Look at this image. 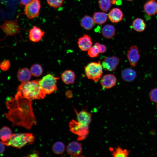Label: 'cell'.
<instances>
[{
  "mask_svg": "<svg viewBox=\"0 0 157 157\" xmlns=\"http://www.w3.org/2000/svg\"><path fill=\"white\" fill-rule=\"evenodd\" d=\"M32 100L16 94L10 97L6 102L8 110L5 114L6 117L13 125L30 129L37 121L33 112Z\"/></svg>",
  "mask_w": 157,
  "mask_h": 157,
  "instance_id": "cell-1",
  "label": "cell"
},
{
  "mask_svg": "<svg viewBox=\"0 0 157 157\" xmlns=\"http://www.w3.org/2000/svg\"><path fill=\"white\" fill-rule=\"evenodd\" d=\"M77 121L72 120L69 123L70 130L78 136V141L83 140L89 133V126L92 120V114L83 109L78 113L76 111Z\"/></svg>",
  "mask_w": 157,
  "mask_h": 157,
  "instance_id": "cell-2",
  "label": "cell"
},
{
  "mask_svg": "<svg viewBox=\"0 0 157 157\" xmlns=\"http://www.w3.org/2000/svg\"><path fill=\"white\" fill-rule=\"evenodd\" d=\"M16 94L29 99H43V93L38 81L33 80L22 83L18 87Z\"/></svg>",
  "mask_w": 157,
  "mask_h": 157,
  "instance_id": "cell-3",
  "label": "cell"
},
{
  "mask_svg": "<svg viewBox=\"0 0 157 157\" xmlns=\"http://www.w3.org/2000/svg\"><path fill=\"white\" fill-rule=\"evenodd\" d=\"M34 139V137L31 133H15L12 134L8 140L2 142L5 145L20 149L28 143H33Z\"/></svg>",
  "mask_w": 157,
  "mask_h": 157,
  "instance_id": "cell-4",
  "label": "cell"
},
{
  "mask_svg": "<svg viewBox=\"0 0 157 157\" xmlns=\"http://www.w3.org/2000/svg\"><path fill=\"white\" fill-rule=\"evenodd\" d=\"M59 77L48 74L38 80L40 87L43 94H50L57 89V83Z\"/></svg>",
  "mask_w": 157,
  "mask_h": 157,
  "instance_id": "cell-5",
  "label": "cell"
},
{
  "mask_svg": "<svg viewBox=\"0 0 157 157\" xmlns=\"http://www.w3.org/2000/svg\"><path fill=\"white\" fill-rule=\"evenodd\" d=\"M85 72L87 77L89 79L97 82L102 77L103 67L100 61L91 62L84 67Z\"/></svg>",
  "mask_w": 157,
  "mask_h": 157,
  "instance_id": "cell-6",
  "label": "cell"
},
{
  "mask_svg": "<svg viewBox=\"0 0 157 157\" xmlns=\"http://www.w3.org/2000/svg\"><path fill=\"white\" fill-rule=\"evenodd\" d=\"M41 8V4L40 0H32L25 6L24 14L28 19H33L39 15Z\"/></svg>",
  "mask_w": 157,
  "mask_h": 157,
  "instance_id": "cell-7",
  "label": "cell"
},
{
  "mask_svg": "<svg viewBox=\"0 0 157 157\" xmlns=\"http://www.w3.org/2000/svg\"><path fill=\"white\" fill-rule=\"evenodd\" d=\"M18 18L13 20H6L0 26L3 32L8 35L12 36L19 33L20 30L18 23Z\"/></svg>",
  "mask_w": 157,
  "mask_h": 157,
  "instance_id": "cell-8",
  "label": "cell"
},
{
  "mask_svg": "<svg viewBox=\"0 0 157 157\" xmlns=\"http://www.w3.org/2000/svg\"><path fill=\"white\" fill-rule=\"evenodd\" d=\"M119 62V60L117 57L113 56L106 57L102 61L101 65L105 70L113 72L117 69Z\"/></svg>",
  "mask_w": 157,
  "mask_h": 157,
  "instance_id": "cell-9",
  "label": "cell"
},
{
  "mask_svg": "<svg viewBox=\"0 0 157 157\" xmlns=\"http://www.w3.org/2000/svg\"><path fill=\"white\" fill-rule=\"evenodd\" d=\"M127 57L130 65L133 67L136 65L140 59V52L138 47L135 45L131 46L127 53Z\"/></svg>",
  "mask_w": 157,
  "mask_h": 157,
  "instance_id": "cell-10",
  "label": "cell"
},
{
  "mask_svg": "<svg viewBox=\"0 0 157 157\" xmlns=\"http://www.w3.org/2000/svg\"><path fill=\"white\" fill-rule=\"evenodd\" d=\"M44 31L37 26H34L30 29L28 33L29 38L33 42H38L40 41L45 34Z\"/></svg>",
  "mask_w": 157,
  "mask_h": 157,
  "instance_id": "cell-11",
  "label": "cell"
},
{
  "mask_svg": "<svg viewBox=\"0 0 157 157\" xmlns=\"http://www.w3.org/2000/svg\"><path fill=\"white\" fill-rule=\"evenodd\" d=\"M117 81V78L114 75L108 74L102 77L100 81V84L104 88L109 89L115 85Z\"/></svg>",
  "mask_w": 157,
  "mask_h": 157,
  "instance_id": "cell-12",
  "label": "cell"
},
{
  "mask_svg": "<svg viewBox=\"0 0 157 157\" xmlns=\"http://www.w3.org/2000/svg\"><path fill=\"white\" fill-rule=\"evenodd\" d=\"M77 43L79 48L83 51H88L92 46L93 44L91 38L87 34H84L79 38Z\"/></svg>",
  "mask_w": 157,
  "mask_h": 157,
  "instance_id": "cell-13",
  "label": "cell"
},
{
  "mask_svg": "<svg viewBox=\"0 0 157 157\" xmlns=\"http://www.w3.org/2000/svg\"><path fill=\"white\" fill-rule=\"evenodd\" d=\"M66 150L69 155L74 156H78L82 152V145L81 144L77 142H72L68 144Z\"/></svg>",
  "mask_w": 157,
  "mask_h": 157,
  "instance_id": "cell-14",
  "label": "cell"
},
{
  "mask_svg": "<svg viewBox=\"0 0 157 157\" xmlns=\"http://www.w3.org/2000/svg\"><path fill=\"white\" fill-rule=\"evenodd\" d=\"M123 14L122 10L118 8H114L109 12L108 17L113 23H117L121 21L123 18Z\"/></svg>",
  "mask_w": 157,
  "mask_h": 157,
  "instance_id": "cell-15",
  "label": "cell"
},
{
  "mask_svg": "<svg viewBox=\"0 0 157 157\" xmlns=\"http://www.w3.org/2000/svg\"><path fill=\"white\" fill-rule=\"evenodd\" d=\"M145 13L149 16L157 14V1L156 0H148L144 5Z\"/></svg>",
  "mask_w": 157,
  "mask_h": 157,
  "instance_id": "cell-16",
  "label": "cell"
},
{
  "mask_svg": "<svg viewBox=\"0 0 157 157\" xmlns=\"http://www.w3.org/2000/svg\"><path fill=\"white\" fill-rule=\"evenodd\" d=\"M32 75L30 70L27 68L19 69L17 73V79L22 83L29 81Z\"/></svg>",
  "mask_w": 157,
  "mask_h": 157,
  "instance_id": "cell-17",
  "label": "cell"
},
{
  "mask_svg": "<svg viewBox=\"0 0 157 157\" xmlns=\"http://www.w3.org/2000/svg\"><path fill=\"white\" fill-rule=\"evenodd\" d=\"M101 33L105 38L110 39L113 37L116 33V30L115 27L110 24L105 25L102 28Z\"/></svg>",
  "mask_w": 157,
  "mask_h": 157,
  "instance_id": "cell-18",
  "label": "cell"
},
{
  "mask_svg": "<svg viewBox=\"0 0 157 157\" xmlns=\"http://www.w3.org/2000/svg\"><path fill=\"white\" fill-rule=\"evenodd\" d=\"M61 78L63 82L65 84H70L74 83L75 74L71 70H67L63 72L61 74Z\"/></svg>",
  "mask_w": 157,
  "mask_h": 157,
  "instance_id": "cell-19",
  "label": "cell"
},
{
  "mask_svg": "<svg viewBox=\"0 0 157 157\" xmlns=\"http://www.w3.org/2000/svg\"><path fill=\"white\" fill-rule=\"evenodd\" d=\"M122 79L128 82H131L134 80L137 76L136 71L133 69L127 68L123 70L121 74Z\"/></svg>",
  "mask_w": 157,
  "mask_h": 157,
  "instance_id": "cell-20",
  "label": "cell"
},
{
  "mask_svg": "<svg viewBox=\"0 0 157 157\" xmlns=\"http://www.w3.org/2000/svg\"><path fill=\"white\" fill-rule=\"evenodd\" d=\"M94 22L93 19L90 16L86 15L81 19L80 25L84 29L89 30L93 27Z\"/></svg>",
  "mask_w": 157,
  "mask_h": 157,
  "instance_id": "cell-21",
  "label": "cell"
},
{
  "mask_svg": "<svg viewBox=\"0 0 157 157\" xmlns=\"http://www.w3.org/2000/svg\"><path fill=\"white\" fill-rule=\"evenodd\" d=\"M93 18L95 23L101 25L104 24L107 21L108 16L105 12H96L94 13Z\"/></svg>",
  "mask_w": 157,
  "mask_h": 157,
  "instance_id": "cell-22",
  "label": "cell"
},
{
  "mask_svg": "<svg viewBox=\"0 0 157 157\" xmlns=\"http://www.w3.org/2000/svg\"><path fill=\"white\" fill-rule=\"evenodd\" d=\"M132 27L134 30L138 32L144 31L146 27V25L144 20L140 18L134 19L132 24Z\"/></svg>",
  "mask_w": 157,
  "mask_h": 157,
  "instance_id": "cell-23",
  "label": "cell"
},
{
  "mask_svg": "<svg viewBox=\"0 0 157 157\" xmlns=\"http://www.w3.org/2000/svg\"><path fill=\"white\" fill-rule=\"evenodd\" d=\"M12 131L8 127L4 126L0 129V139L2 142L8 140L12 135Z\"/></svg>",
  "mask_w": 157,
  "mask_h": 157,
  "instance_id": "cell-24",
  "label": "cell"
},
{
  "mask_svg": "<svg viewBox=\"0 0 157 157\" xmlns=\"http://www.w3.org/2000/svg\"><path fill=\"white\" fill-rule=\"evenodd\" d=\"M129 153V151L128 150L118 146L114 150L112 151V155L114 157H126L128 156Z\"/></svg>",
  "mask_w": 157,
  "mask_h": 157,
  "instance_id": "cell-25",
  "label": "cell"
},
{
  "mask_svg": "<svg viewBox=\"0 0 157 157\" xmlns=\"http://www.w3.org/2000/svg\"><path fill=\"white\" fill-rule=\"evenodd\" d=\"M30 70L32 75L37 77L41 76L43 72L42 66L38 64H35L32 65Z\"/></svg>",
  "mask_w": 157,
  "mask_h": 157,
  "instance_id": "cell-26",
  "label": "cell"
},
{
  "mask_svg": "<svg viewBox=\"0 0 157 157\" xmlns=\"http://www.w3.org/2000/svg\"><path fill=\"white\" fill-rule=\"evenodd\" d=\"M98 3L100 8L105 12L108 11L111 6V0H99Z\"/></svg>",
  "mask_w": 157,
  "mask_h": 157,
  "instance_id": "cell-27",
  "label": "cell"
},
{
  "mask_svg": "<svg viewBox=\"0 0 157 157\" xmlns=\"http://www.w3.org/2000/svg\"><path fill=\"white\" fill-rule=\"evenodd\" d=\"M65 149L64 144L61 142H57L55 143L52 147L53 152L57 154H61L63 153Z\"/></svg>",
  "mask_w": 157,
  "mask_h": 157,
  "instance_id": "cell-28",
  "label": "cell"
},
{
  "mask_svg": "<svg viewBox=\"0 0 157 157\" xmlns=\"http://www.w3.org/2000/svg\"><path fill=\"white\" fill-rule=\"evenodd\" d=\"M88 53L90 57L94 58L98 57L100 53L97 47L94 44L88 51Z\"/></svg>",
  "mask_w": 157,
  "mask_h": 157,
  "instance_id": "cell-29",
  "label": "cell"
},
{
  "mask_svg": "<svg viewBox=\"0 0 157 157\" xmlns=\"http://www.w3.org/2000/svg\"><path fill=\"white\" fill-rule=\"evenodd\" d=\"M48 4L51 8H56L63 3L64 0H46Z\"/></svg>",
  "mask_w": 157,
  "mask_h": 157,
  "instance_id": "cell-30",
  "label": "cell"
},
{
  "mask_svg": "<svg viewBox=\"0 0 157 157\" xmlns=\"http://www.w3.org/2000/svg\"><path fill=\"white\" fill-rule=\"evenodd\" d=\"M11 65L10 61L8 60H4L0 63V69L3 71H8Z\"/></svg>",
  "mask_w": 157,
  "mask_h": 157,
  "instance_id": "cell-31",
  "label": "cell"
},
{
  "mask_svg": "<svg viewBox=\"0 0 157 157\" xmlns=\"http://www.w3.org/2000/svg\"><path fill=\"white\" fill-rule=\"evenodd\" d=\"M149 97L151 101L157 103V88H154L151 91Z\"/></svg>",
  "mask_w": 157,
  "mask_h": 157,
  "instance_id": "cell-32",
  "label": "cell"
},
{
  "mask_svg": "<svg viewBox=\"0 0 157 157\" xmlns=\"http://www.w3.org/2000/svg\"><path fill=\"white\" fill-rule=\"evenodd\" d=\"M94 44L97 47L99 53H103L106 51L107 48L105 45L100 44L98 42Z\"/></svg>",
  "mask_w": 157,
  "mask_h": 157,
  "instance_id": "cell-33",
  "label": "cell"
},
{
  "mask_svg": "<svg viewBox=\"0 0 157 157\" xmlns=\"http://www.w3.org/2000/svg\"><path fill=\"white\" fill-rule=\"evenodd\" d=\"M32 0H20V5L21 6H25L29 3Z\"/></svg>",
  "mask_w": 157,
  "mask_h": 157,
  "instance_id": "cell-34",
  "label": "cell"
},
{
  "mask_svg": "<svg viewBox=\"0 0 157 157\" xmlns=\"http://www.w3.org/2000/svg\"><path fill=\"white\" fill-rule=\"evenodd\" d=\"M5 144L1 141L0 142V154L3 153L5 150Z\"/></svg>",
  "mask_w": 157,
  "mask_h": 157,
  "instance_id": "cell-35",
  "label": "cell"
},
{
  "mask_svg": "<svg viewBox=\"0 0 157 157\" xmlns=\"http://www.w3.org/2000/svg\"><path fill=\"white\" fill-rule=\"evenodd\" d=\"M28 156L31 157L38 156V153L36 151L33 153L30 154Z\"/></svg>",
  "mask_w": 157,
  "mask_h": 157,
  "instance_id": "cell-36",
  "label": "cell"
},
{
  "mask_svg": "<svg viewBox=\"0 0 157 157\" xmlns=\"http://www.w3.org/2000/svg\"><path fill=\"white\" fill-rule=\"evenodd\" d=\"M118 1L117 0H111V3L113 4H118L119 3L118 2V1Z\"/></svg>",
  "mask_w": 157,
  "mask_h": 157,
  "instance_id": "cell-37",
  "label": "cell"
},
{
  "mask_svg": "<svg viewBox=\"0 0 157 157\" xmlns=\"http://www.w3.org/2000/svg\"><path fill=\"white\" fill-rule=\"evenodd\" d=\"M126 0L128 1H133L134 0Z\"/></svg>",
  "mask_w": 157,
  "mask_h": 157,
  "instance_id": "cell-38",
  "label": "cell"
},
{
  "mask_svg": "<svg viewBox=\"0 0 157 157\" xmlns=\"http://www.w3.org/2000/svg\"></svg>",
  "mask_w": 157,
  "mask_h": 157,
  "instance_id": "cell-39",
  "label": "cell"
}]
</instances>
